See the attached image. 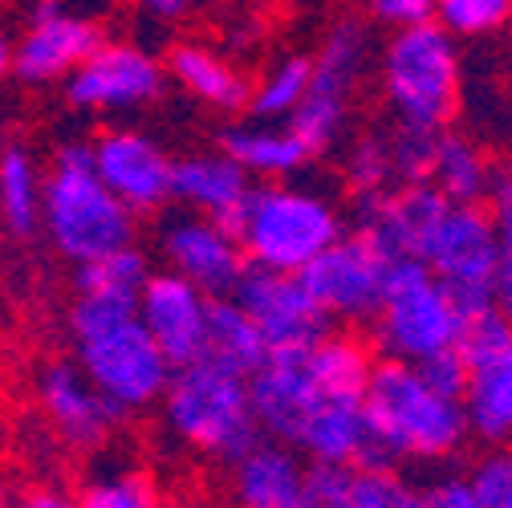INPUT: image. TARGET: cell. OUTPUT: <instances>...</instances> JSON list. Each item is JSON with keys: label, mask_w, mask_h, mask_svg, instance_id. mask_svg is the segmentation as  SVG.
Returning <instances> with one entry per match:
<instances>
[{"label": "cell", "mask_w": 512, "mask_h": 508, "mask_svg": "<svg viewBox=\"0 0 512 508\" xmlns=\"http://www.w3.org/2000/svg\"><path fill=\"white\" fill-rule=\"evenodd\" d=\"M53 171L66 175H94V143H61L53 155Z\"/></svg>", "instance_id": "46"}, {"label": "cell", "mask_w": 512, "mask_h": 508, "mask_svg": "<svg viewBox=\"0 0 512 508\" xmlns=\"http://www.w3.org/2000/svg\"><path fill=\"white\" fill-rule=\"evenodd\" d=\"M411 508H480V500H476V492L468 488L464 476L447 472V476H435L431 484L415 488Z\"/></svg>", "instance_id": "43"}, {"label": "cell", "mask_w": 512, "mask_h": 508, "mask_svg": "<svg viewBox=\"0 0 512 508\" xmlns=\"http://www.w3.org/2000/svg\"><path fill=\"white\" fill-rule=\"evenodd\" d=\"M171 167L175 159L139 131H106L94 139V175L131 216L171 204Z\"/></svg>", "instance_id": "11"}, {"label": "cell", "mask_w": 512, "mask_h": 508, "mask_svg": "<svg viewBox=\"0 0 512 508\" xmlns=\"http://www.w3.org/2000/svg\"><path fill=\"white\" fill-rule=\"evenodd\" d=\"M220 151L252 179H289L297 175L309 155L305 147L289 135V131H277V126H228L220 135Z\"/></svg>", "instance_id": "27"}, {"label": "cell", "mask_w": 512, "mask_h": 508, "mask_svg": "<svg viewBox=\"0 0 512 508\" xmlns=\"http://www.w3.org/2000/svg\"><path fill=\"white\" fill-rule=\"evenodd\" d=\"M163 419L187 448L224 464H240L265 439L252 415L248 383L208 362H191L171 374L163 391Z\"/></svg>", "instance_id": "4"}, {"label": "cell", "mask_w": 512, "mask_h": 508, "mask_svg": "<svg viewBox=\"0 0 512 508\" xmlns=\"http://www.w3.org/2000/svg\"><path fill=\"white\" fill-rule=\"evenodd\" d=\"M13 74V41H9V33L0 29V82H5Z\"/></svg>", "instance_id": "50"}, {"label": "cell", "mask_w": 512, "mask_h": 508, "mask_svg": "<svg viewBox=\"0 0 512 508\" xmlns=\"http://www.w3.org/2000/svg\"><path fill=\"white\" fill-rule=\"evenodd\" d=\"M309 374L317 399L330 403H366V387L374 374V354L358 334L334 330L317 346H309Z\"/></svg>", "instance_id": "24"}, {"label": "cell", "mask_w": 512, "mask_h": 508, "mask_svg": "<svg viewBox=\"0 0 512 508\" xmlns=\"http://www.w3.org/2000/svg\"><path fill=\"white\" fill-rule=\"evenodd\" d=\"M435 147H439V131L411 126V122H395L387 131V155H391L395 187H423V183H431Z\"/></svg>", "instance_id": "35"}, {"label": "cell", "mask_w": 512, "mask_h": 508, "mask_svg": "<svg viewBox=\"0 0 512 508\" xmlns=\"http://www.w3.org/2000/svg\"><path fill=\"white\" fill-rule=\"evenodd\" d=\"M17 508H78V500L66 496V492H57V488H33V492L21 496Z\"/></svg>", "instance_id": "48"}, {"label": "cell", "mask_w": 512, "mask_h": 508, "mask_svg": "<svg viewBox=\"0 0 512 508\" xmlns=\"http://www.w3.org/2000/svg\"><path fill=\"white\" fill-rule=\"evenodd\" d=\"M94 49H102V29L90 17L70 13L57 0H41L29 9L25 37L13 45V70L25 82L70 78Z\"/></svg>", "instance_id": "15"}, {"label": "cell", "mask_w": 512, "mask_h": 508, "mask_svg": "<svg viewBox=\"0 0 512 508\" xmlns=\"http://www.w3.org/2000/svg\"><path fill=\"white\" fill-rule=\"evenodd\" d=\"M78 370L90 378V387L106 395L122 411H139L163 399L171 383V362L151 342L143 322L118 326L102 338L78 342Z\"/></svg>", "instance_id": "8"}, {"label": "cell", "mask_w": 512, "mask_h": 508, "mask_svg": "<svg viewBox=\"0 0 512 508\" xmlns=\"http://www.w3.org/2000/svg\"><path fill=\"white\" fill-rule=\"evenodd\" d=\"M464 317L447 289L427 273L423 261H399L387 269L382 305L370 322V342L382 354L378 362L423 366L435 354L456 350Z\"/></svg>", "instance_id": "5"}, {"label": "cell", "mask_w": 512, "mask_h": 508, "mask_svg": "<svg viewBox=\"0 0 512 508\" xmlns=\"http://www.w3.org/2000/svg\"><path fill=\"white\" fill-rule=\"evenodd\" d=\"M366 423L391 443L403 464L452 460L472 435L464 403L435 395L423 374L403 362H374L366 387Z\"/></svg>", "instance_id": "2"}, {"label": "cell", "mask_w": 512, "mask_h": 508, "mask_svg": "<svg viewBox=\"0 0 512 508\" xmlns=\"http://www.w3.org/2000/svg\"><path fill=\"white\" fill-rule=\"evenodd\" d=\"M0 508H13V500H9V492H5V484H0Z\"/></svg>", "instance_id": "51"}, {"label": "cell", "mask_w": 512, "mask_h": 508, "mask_svg": "<svg viewBox=\"0 0 512 508\" xmlns=\"http://www.w3.org/2000/svg\"><path fill=\"white\" fill-rule=\"evenodd\" d=\"M301 508H350V468L305 464Z\"/></svg>", "instance_id": "41"}, {"label": "cell", "mask_w": 512, "mask_h": 508, "mask_svg": "<svg viewBox=\"0 0 512 508\" xmlns=\"http://www.w3.org/2000/svg\"><path fill=\"white\" fill-rule=\"evenodd\" d=\"M147 13L151 17H163V21H175V17H187L191 5H187V0H151Z\"/></svg>", "instance_id": "49"}, {"label": "cell", "mask_w": 512, "mask_h": 508, "mask_svg": "<svg viewBox=\"0 0 512 508\" xmlns=\"http://www.w3.org/2000/svg\"><path fill=\"white\" fill-rule=\"evenodd\" d=\"M464 411L472 435L484 439L488 448H508L512 443V346L468 370Z\"/></svg>", "instance_id": "25"}, {"label": "cell", "mask_w": 512, "mask_h": 508, "mask_svg": "<svg viewBox=\"0 0 512 508\" xmlns=\"http://www.w3.org/2000/svg\"><path fill=\"white\" fill-rule=\"evenodd\" d=\"M236 468V500L240 508H301L305 464L293 448L261 439L256 448L232 464Z\"/></svg>", "instance_id": "20"}, {"label": "cell", "mask_w": 512, "mask_h": 508, "mask_svg": "<svg viewBox=\"0 0 512 508\" xmlns=\"http://www.w3.org/2000/svg\"><path fill=\"white\" fill-rule=\"evenodd\" d=\"M415 370L423 374V383H427L435 395L452 399V403H464V391H468V366H464V358H460L456 350L435 354V358H427V362L415 366Z\"/></svg>", "instance_id": "42"}, {"label": "cell", "mask_w": 512, "mask_h": 508, "mask_svg": "<svg viewBox=\"0 0 512 508\" xmlns=\"http://www.w3.org/2000/svg\"><path fill=\"white\" fill-rule=\"evenodd\" d=\"M163 244V261L167 273H175L179 281L196 285L208 301H224L236 293L248 261L240 252V240H232L228 232H220L212 220L200 216H171L159 232Z\"/></svg>", "instance_id": "12"}, {"label": "cell", "mask_w": 512, "mask_h": 508, "mask_svg": "<svg viewBox=\"0 0 512 508\" xmlns=\"http://www.w3.org/2000/svg\"><path fill=\"white\" fill-rule=\"evenodd\" d=\"M508 508H512V504H508Z\"/></svg>", "instance_id": "52"}, {"label": "cell", "mask_w": 512, "mask_h": 508, "mask_svg": "<svg viewBox=\"0 0 512 508\" xmlns=\"http://www.w3.org/2000/svg\"><path fill=\"white\" fill-rule=\"evenodd\" d=\"M0 220L17 236L33 232V224L41 220V179L21 147H9L0 155Z\"/></svg>", "instance_id": "31"}, {"label": "cell", "mask_w": 512, "mask_h": 508, "mask_svg": "<svg viewBox=\"0 0 512 508\" xmlns=\"http://www.w3.org/2000/svg\"><path fill=\"white\" fill-rule=\"evenodd\" d=\"M411 500L403 472H350V508H411Z\"/></svg>", "instance_id": "40"}, {"label": "cell", "mask_w": 512, "mask_h": 508, "mask_svg": "<svg viewBox=\"0 0 512 508\" xmlns=\"http://www.w3.org/2000/svg\"><path fill=\"white\" fill-rule=\"evenodd\" d=\"M342 175L354 200H374L395 192V175H391V155H387V131H366L350 139L342 155Z\"/></svg>", "instance_id": "32"}, {"label": "cell", "mask_w": 512, "mask_h": 508, "mask_svg": "<svg viewBox=\"0 0 512 508\" xmlns=\"http://www.w3.org/2000/svg\"><path fill=\"white\" fill-rule=\"evenodd\" d=\"M492 179H496V167L488 159V151L447 126L439 131V147H435V163H431V187L452 204V208H484V200L492 196Z\"/></svg>", "instance_id": "21"}, {"label": "cell", "mask_w": 512, "mask_h": 508, "mask_svg": "<svg viewBox=\"0 0 512 508\" xmlns=\"http://www.w3.org/2000/svg\"><path fill=\"white\" fill-rule=\"evenodd\" d=\"M435 25L452 41H484L512 29V0H439Z\"/></svg>", "instance_id": "33"}, {"label": "cell", "mask_w": 512, "mask_h": 508, "mask_svg": "<svg viewBox=\"0 0 512 508\" xmlns=\"http://www.w3.org/2000/svg\"><path fill=\"white\" fill-rule=\"evenodd\" d=\"M167 70L187 94H196L200 102H208L216 110H228V114L248 110L252 82L232 66V61H224L220 53H212L196 41H179L167 53Z\"/></svg>", "instance_id": "22"}, {"label": "cell", "mask_w": 512, "mask_h": 508, "mask_svg": "<svg viewBox=\"0 0 512 508\" xmlns=\"http://www.w3.org/2000/svg\"><path fill=\"white\" fill-rule=\"evenodd\" d=\"M163 90V66L139 45L102 41L66 78V98L82 110H131Z\"/></svg>", "instance_id": "14"}, {"label": "cell", "mask_w": 512, "mask_h": 508, "mask_svg": "<svg viewBox=\"0 0 512 508\" xmlns=\"http://www.w3.org/2000/svg\"><path fill=\"white\" fill-rule=\"evenodd\" d=\"M232 301L252 317L269 350H305L334 334L326 309L313 301L301 277L269 273V269H244Z\"/></svg>", "instance_id": "10"}, {"label": "cell", "mask_w": 512, "mask_h": 508, "mask_svg": "<svg viewBox=\"0 0 512 508\" xmlns=\"http://www.w3.org/2000/svg\"><path fill=\"white\" fill-rule=\"evenodd\" d=\"M488 212L496 220V232L504 240V248H512V151L504 155V163L496 167V179H492V196H488Z\"/></svg>", "instance_id": "45"}, {"label": "cell", "mask_w": 512, "mask_h": 508, "mask_svg": "<svg viewBox=\"0 0 512 508\" xmlns=\"http://www.w3.org/2000/svg\"><path fill=\"white\" fill-rule=\"evenodd\" d=\"M41 220L57 252L78 261V269L135 244V216L106 192L98 175L53 171L41 183Z\"/></svg>", "instance_id": "6"}, {"label": "cell", "mask_w": 512, "mask_h": 508, "mask_svg": "<svg viewBox=\"0 0 512 508\" xmlns=\"http://www.w3.org/2000/svg\"><path fill=\"white\" fill-rule=\"evenodd\" d=\"M208 297L179 281L175 273H151V281L139 293V322L151 334V342L163 350L171 370L191 366L204 358V334H208Z\"/></svg>", "instance_id": "16"}, {"label": "cell", "mask_w": 512, "mask_h": 508, "mask_svg": "<svg viewBox=\"0 0 512 508\" xmlns=\"http://www.w3.org/2000/svg\"><path fill=\"white\" fill-rule=\"evenodd\" d=\"M374 53L370 41V21L366 17H342L326 29L322 45L313 53V82L330 86L342 94H354L358 78L366 74V61Z\"/></svg>", "instance_id": "28"}, {"label": "cell", "mask_w": 512, "mask_h": 508, "mask_svg": "<svg viewBox=\"0 0 512 508\" xmlns=\"http://www.w3.org/2000/svg\"><path fill=\"white\" fill-rule=\"evenodd\" d=\"M309 86H313V57H305V53L281 57L277 66L252 86L248 110L261 118V122L293 118V110L301 106V98L309 94Z\"/></svg>", "instance_id": "30"}, {"label": "cell", "mask_w": 512, "mask_h": 508, "mask_svg": "<svg viewBox=\"0 0 512 508\" xmlns=\"http://www.w3.org/2000/svg\"><path fill=\"white\" fill-rule=\"evenodd\" d=\"M492 309L512 326V248L500 252V265H496V277H492Z\"/></svg>", "instance_id": "47"}, {"label": "cell", "mask_w": 512, "mask_h": 508, "mask_svg": "<svg viewBox=\"0 0 512 508\" xmlns=\"http://www.w3.org/2000/svg\"><path fill=\"white\" fill-rule=\"evenodd\" d=\"M248 196H252V179L224 151L187 155V159H175L171 167V200L191 208V216L212 220L232 240H240Z\"/></svg>", "instance_id": "18"}, {"label": "cell", "mask_w": 512, "mask_h": 508, "mask_svg": "<svg viewBox=\"0 0 512 508\" xmlns=\"http://www.w3.org/2000/svg\"><path fill=\"white\" fill-rule=\"evenodd\" d=\"M452 208L431 183L423 187H395L387 196L374 200H354L358 212V236L378 252L387 265L399 261H419L423 248L443 220V212Z\"/></svg>", "instance_id": "13"}, {"label": "cell", "mask_w": 512, "mask_h": 508, "mask_svg": "<svg viewBox=\"0 0 512 508\" xmlns=\"http://www.w3.org/2000/svg\"><path fill=\"white\" fill-rule=\"evenodd\" d=\"M378 90L395 122L447 131L464 102L460 45L435 21L391 33L378 49Z\"/></svg>", "instance_id": "1"}, {"label": "cell", "mask_w": 512, "mask_h": 508, "mask_svg": "<svg viewBox=\"0 0 512 508\" xmlns=\"http://www.w3.org/2000/svg\"><path fill=\"white\" fill-rule=\"evenodd\" d=\"M139 322V297H110V293H78L74 313H70V330L74 342L102 338L118 326Z\"/></svg>", "instance_id": "36"}, {"label": "cell", "mask_w": 512, "mask_h": 508, "mask_svg": "<svg viewBox=\"0 0 512 508\" xmlns=\"http://www.w3.org/2000/svg\"><path fill=\"white\" fill-rule=\"evenodd\" d=\"M342 236H346V220L326 196L273 183V187H252L240 228V252L252 269L301 277Z\"/></svg>", "instance_id": "3"}, {"label": "cell", "mask_w": 512, "mask_h": 508, "mask_svg": "<svg viewBox=\"0 0 512 508\" xmlns=\"http://www.w3.org/2000/svg\"><path fill=\"white\" fill-rule=\"evenodd\" d=\"M350 126V94L330 90V86H309V94L301 98V106L293 110L285 131L305 147V155H330Z\"/></svg>", "instance_id": "29"}, {"label": "cell", "mask_w": 512, "mask_h": 508, "mask_svg": "<svg viewBox=\"0 0 512 508\" xmlns=\"http://www.w3.org/2000/svg\"><path fill=\"white\" fill-rule=\"evenodd\" d=\"M387 269L391 265L358 232H346L301 273V281L334 326H370L387 289Z\"/></svg>", "instance_id": "9"}, {"label": "cell", "mask_w": 512, "mask_h": 508, "mask_svg": "<svg viewBox=\"0 0 512 508\" xmlns=\"http://www.w3.org/2000/svg\"><path fill=\"white\" fill-rule=\"evenodd\" d=\"M41 407L57 435L74 448H102L114 427L126 419V411L98 395L74 362H53L41 374Z\"/></svg>", "instance_id": "19"}, {"label": "cell", "mask_w": 512, "mask_h": 508, "mask_svg": "<svg viewBox=\"0 0 512 508\" xmlns=\"http://www.w3.org/2000/svg\"><path fill=\"white\" fill-rule=\"evenodd\" d=\"M366 435V403H317L309 419L297 431L293 452L305 456L309 464L326 468H354L358 448Z\"/></svg>", "instance_id": "23"}, {"label": "cell", "mask_w": 512, "mask_h": 508, "mask_svg": "<svg viewBox=\"0 0 512 508\" xmlns=\"http://www.w3.org/2000/svg\"><path fill=\"white\" fill-rule=\"evenodd\" d=\"M151 281L147 257L131 244L118 248L102 261H90L78 269V293H110V297H139L143 285Z\"/></svg>", "instance_id": "34"}, {"label": "cell", "mask_w": 512, "mask_h": 508, "mask_svg": "<svg viewBox=\"0 0 512 508\" xmlns=\"http://www.w3.org/2000/svg\"><path fill=\"white\" fill-rule=\"evenodd\" d=\"M370 17L378 25H387L391 33H403V29L431 25L435 21V5H431V0H374Z\"/></svg>", "instance_id": "44"}, {"label": "cell", "mask_w": 512, "mask_h": 508, "mask_svg": "<svg viewBox=\"0 0 512 508\" xmlns=\"http://www.w3.org/2000/svg\"><path fill=\"white\" fill-rule=\"evenodd\" d=\"M265 358H269V346H265L261 330L252 326V317L232 297L212 301L208 305V334H204V358L200 362H208L216 370H228V374H236V378L248 383V378L265 366Z\"/></svg>", "instance_id": "26"}, {"label": "cell", "mask_w": 512, "mask_h": 508, "mask_svg": "<svg viewBox=\"0 0 512 508\" xmlns=\"http://www.w3.org/2000/svg\"><path fill=\"white\" fill-rule=\"evenodd\" d=\"M512 346V326L504 322V317L496 309H484L476 317H468L464 330H460V342H456V354L464 358V366H480L488 358H496L500 350Z\"/></svg>", "instance_id": "38"}, {"label": "cell", "mask_w": 512, "mask_h": 508, "mask_svg": "<svg viewBox=\"0 0 512 508\" xmlns=\"http://www.w3.org/2000/svg\"><path fill=\"white\" fill-rule=\"evenodd\" d=\"M500 252L504 240L488 208H447L419 261L447 289L452 305L468 322V317L492 309V277L500 265Z\"/></svg>", "instance_id": "7"}, {"label": "cell", "mask_w": 512, "mask_h": 508, "mask_svg": "<svg viewBox=\"0 0 512 508\" xmlns=\"http://www.w3.org/2000/svg\"><path fill=\"white\" fill-rule=\"evenodd\" d=\"M252 415L265 439L293 448L301 423L322 403L309 374V346L305 350H269L265 366L248 378Z\"/></svg>", "instance_id": "17"}, {"label": "cell", "mask_w": 512, "mask_h": 508, "mask_svg": "<svg viewBox=\"0 0 512 508\" xmlns=\"http://www.w3.org/2000/svg\"><path fill=\"white\" fill-rule=\"evenodd\" d=\"M464 480L476 492L480 508H508L512 504V448H488L468 468Z\"/></svg>", "instance_id": "39"}, {"label": "cell", "mask_w": 512, "mask_h": 508, "mask_svg": "<svg viewBox=\"0 0 512 508\" xmlns=\"http://www.w3.org/2000/svg\"><path fill=\"white\" fill-rule=\"evenodd\" d=\"M78 508H159V500L143 472H110L82 488Z\"/></svg>", "instance_id": "37"}]
</instances>
